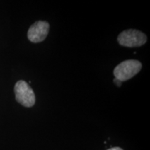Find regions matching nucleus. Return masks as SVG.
<instances>
[{"label": "nucleus", "mask_w": 150, "mask_h": 150, "mask_svg": "<svg viewBox=\"0 0 150 150\" xmlns=\"http://www.w3.org/2000/svg\"><path fill=\"white\" fill-rule=\"evenodd\" d=\"M108 150H123V149H122L120 147H113V148H110V149Z\"/></svg>", "instance_id": "6"}, {"label": "nucleus", "mask_w": 150, "mask_h": 150, "mask_svg": "<svg viewBox=\"0 0 150 150\" xmlns=\"http://www.w3.org/2000/svg\"><path fill=\"white\" fill-rule=\"evenodd\" d=\"M50 24L45 21H37L30 27L27 33L28 39L31 42L38 43L46 38L49 33Z\"/></svg>", "instance_id": "4"}, {"label": "nucleus", "mask_w": 150, "mask_h": 150, "mask_svg": "<svg viewBox=\"0 0 150 150\" xmlns=\"http://www.w3.org/2000/svg\"><path fill=\"white\" fill-rule=\"evenodd\" d=\"M142 69V64L136 60H127L117 65L113 70L115 78L123 82L134 77Z\"/></svg>", "instance_id": "1"}, {"label": "nucleus", "mask_w": 150, "mask_h": 150, "mask_svg": "<svg viewBox=\"0 0 150 150\" xmlns=\"http://www.w3.org/2000/svg\"><path fill=\"white\" fill-rule=\"evenodd\" d=\"M16 101L25 107H32L35 102L34 92L27 82L18 81L14 87Z\"/></svg>", "instance_id": "2"}, {"label": "nucleus", "mask_w": 150, "mask_h": 150, "mask_svg": "<svg viewBox=\"0 0 150 150\" xmlns=\"http://www.w3.org/2000/svg\"><path fill=\"white\" fill-rule=\"evenodd\" d=\"M113 81H114V83H115L116 85L118 86V87H120V86L122 85V82L120 81H119V80L117 79H115V78L114 79Z\"/></svg>", "instance_id": "5"}, {"label": "nucleus", "mask_w": 150, "mask_h": 150, "mask_svg": "<svg viewBox=\"0 0 150 150\" xmlns=\"http://www.w3.org/2000/svg\"><path fill=\"white\" fill-rule=\"evenodd\" d=\"M147 39L145 33L136 29L125 30L117 37L119 44L127 47H137L143 45L147 42Z\"/></svg>", "instance_id": "3"}]
</instances>
